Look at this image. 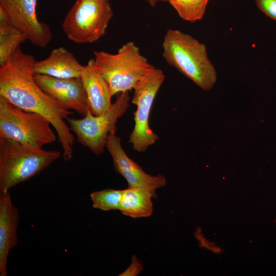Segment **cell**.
<instances>
[{"mask_svg":"<svg viewBox=\"0 0 276 276\" xmlns=\"http://www.w3.org/2000/svg\"><path fill=\"white\" fill-rule=\"evenodd\" d=\"M33 56L20 47L0 66V96L24 110L38 113L55 128L66 161L73 157L75 138L64 119L73 113L59 106L40 88L34 77Z\"/></svg>","mask_w":276,"mask_h":276,"instance_id":"6da1fadb","label":"cell"},{"mask_svg":"<svg viewBox=\"0 0 276 276\" xmlns=\"http://www.w3.org/2000/svg\"><path fill=\"white\" fill-rule=\"evenodd\" d=\"M162 48L163 57L168 64L203 90L213 87L217 73L204 44L189 34L170 29L164 36Z\"/></svg>","mask_w":276,"mask_h":276,"instance_id":"7a4b0ae2","label":"cell"},{"mask_svg":"<svg viewBox=\"0 0 276 276\" xmlns=\"http://www.w3.org/2000/svg\"><path fill=\"white\" fill-rule=\"evenodd\" d=\"M61 153L30 147L0 137V193L30 179L57 160Z\"/></svg>","mask_w":276,"mask_h":276,"instance_id":"3957f363","label":"cell"},{"mask_svg":"<svg viewBox=\"0 0 276 276\" xmlns=\"http://www.w3.org/2000/svg\"><path fill=\"white\" fill-rule=\"evenodd\" d=\"M94 66L108 84L112 95L128 91L155 67L132 41L124 44L116 54L94 51Z\"/></svg>","mask_w":276,"mask_h":276,"instance_id":"277c9868","label":"cell"},{"mask_svg":"<svg viewBox=\"0 0 276 276\" xmlns=\"http://www.w3.org/2000/svg\"><path fill=\"white\" fill-rule=\"evenodd\" d=\"M51 125L42 116L18 107L0 96V137L42 149L56 140Z\"/></svg>","mask_w":276,"mask_h":276,"instance_id":"5b68a950","label":"cell"},{"mask_svg":"<svg viewBox=\"0 0 276 276\" xmlns=\"http://www.w3.org/2000/svg\"><path fill=\"white\" fill-rule=\"evenodd\" d=\"M113 13L109 1L75 0L62 24L73 42L91 43L105 35Z\"/></svg>","mask_w":276,"mask_h":276,"instance_id":"8992f818","label":"cell"},{"mask_svg":"<svg viewBox=\"0 0 276 276\" xmlns=\"http://www.w3.org/2000/svg\"><path fill=\"white\" fill-rule=\"evenodd\" d=\"M128 91L118 94L116 101L104 113L95 116L88 110L82 119L68 117L70 129L78 142L96 155L101 154L106 147L107 138L111 132H116L117 120L129 106Z\"/></svg>","mask_w":276,"mask_h":276,"instance_id":"52a82bcc","label":"cell"},{"mask_svg":"<svg viewBox=\"0 0 276 276\" xmlns=\"http://www.w3.org/2000/svg\"><path fill=\"white\" fill-rule=\"evenodd\" d=\"M165 79L163 72L154 67L147 73L135 85L131 100L137 107L134 112L135 122L129 136V142L133 149L139 152H145L154 144L158 136L150 128V113L154 99Z\"/></svg>","mask_w":276,"mask_h":276,"instance_id":"ba28073f","label":"cell"},{"mask_svg":"<svg viewBox=\"0 0 276 276\" xmlns=\"http://www.w3.org/2000/svg\"><path fill=\"white\" fill-rule=\"evenodd\" d=\"M37 2L38 0H0V9L32 44L45 48L51 42L53 35L50 27L37 18Z\"/></svg>","mask_w":276,"mask_h":276,"instance_id":"9c48e42d","label":"cell"},{"mask_svg":"<svg viewBox=\"0 0 276 276\" xmlns=\"http://www.w3.org/2000/svg\"><path fill=\"white\" fill-rule=\"evenodd\" d=\"M34 77L42 91L61 108L86 116L88 102L80 78L60 79L41 74H34Z\"/></svg>","mask_w":276,"mask_h":276,"instance_id":"30bf717a","label":"cell"},{"mask_svg":"<svg viewBox=\"0 0 276 276\" xmlns=\"http://www.w3.org/2000/svg\"><path fill=\"white\" fill-rule=\"evenodd\" d=\"M106 147L111 156L116 171L127 180L128 187L145 188L156 190L166 186V179L164 176L147 174L128 156L122 146L120 138L115 132L108 134Z\"/></svg>","mask_w":276,"mask_h":276,"instance_id":"8fae6325","label":"cell"},{"mask_svg":"<svg viewBox=\"0 0 276 276\" xmlns=\"http://www.w3.org/2000/svg\"><path fill=\"white\" fill-rule=\"evenodd\" d=\"M18 209L13 203L9 191L0 193V275H7V261L11 250L17 245Z\"/></svg>","mask_w":276,"mask_h":276,"instance_id":"7c38bea8","label":"cell"},{"mask_svg":"<svg viewBox=\"0 0 276 276\" xmlns=\"http://www.w3.org/2000/svg\"><path fill=\"white\" fill-rule=\"evenodd\" d=\"M80 78L85 89L89 110L95 116L104 113L112 104L110 87L97 71L92 58L83 66Z\"/></svg>","mask_w":276,"mask_h":276,"instance_id":"4fadbf2b","label":"cell"},{"mask_svg":"<svg viewBox=\"0 0 276 276\" xmlns=\"http://www.w3.org/2000/svg\"><path fill=\"white\" fill-rule=\"evenodd\" d=\"M83 66L73 53L64 47L52 50L45 59L34 62V74H41L60 79L79 78Z\"/></svg>","mask_w":276,"mask_h":276,"instance_id":"5bb4252c","label":"cell"},{"mask_svg":"<svg viewBox=\"0 0 276 276\" xmlns=\"http://www.w3.org/2000/svg\"><path fill=\"white\" fill-rule=\"evenodd\" d=\"M156 197L155 190L128 187L123 190L119 211L123 215L133 218L149 217L153 212L152 198Z\"/></svg>","mask_w":276,"mask_h":276,"instance_id":"9a60e30c","label":"cell"},{"mask_svg":"<svg viewBox=\"0 0 276 276\" xmlns=\"http://www.w3.org/2000/svg\"><path fill=\"white\" fill-rule=\"evenodd\" d=\"M27 40L26 36L9 21L0 9V66L4 65Z\"/></svg>","mask_w":276,"mask_h":276,"instance_id":"2e32d148","label":"cell"},{"mask_svg":"<svg viewBox=\"0 0 276 276\" xmlns=\"http://www.w3.org/2000/svg\"><path fill=\"white\" fill-rule=\"evenodd\" d=\"M210 0H168L183 20L194 22L203 17Z\"/></svg>","mask_w":276,"mask_h":276,"instance_id":"e0dca14e","label":"cell"},{"mask_svg":"<svg viewBox=\"0 0 276 276\" xmlns=\"http://www.w3.org/2000/svg\"><path fill=\"white\" fill-rule=\"evenodd\" d=\"M123 190L106 189L92 192L90 195L93 207L104 211L119 210Z\"/></svg>","mask_w":276,"mask_h":276,"instance_id":"ac0fdd59","label":"cell"},{"mask_svg":"<svg viewBox=\"0 0 276 276\" xmlns=\"http://www.w3.org/2000/svg\"><path fill=\"white\" fill-rule=\"evenodd\" d=\"M256 3L266 16L276 20V0H256Z\"/></svg>","mask_w":276,"mask_h":276,"instance_id":"d6986e66","label":"cell"},{"mask_svg":"<svg viewBox=\"0 0 276 276\" xmlns=\"http://www.w3.org/2000/svg\"><path fill=\"white\" fill-rule=\"evenodd\" d=\"M195 236L199 242L200 247L208 249L215 253L219 254L222 252L221 248L217 246L213 242L209 241L204 238L200 228H197L195 232Z\"/></svg>","mask_w":276,"mask_h":276,"instance_id":"ffe728a7","label":"cell"},{"mask_svg":"<svg viewBox=\"0 0 276 276\" xmlns=\"http://www.w3.org/2000/svg\"><path fill=\"white\" fill-rule=\"evenodd\" d=\"M142 269V265L137 260V258L134 256H133L130 265L120 275H136L140 273Z\"/></svg>","mask_w":276,"mask_h":276,"instance_id":"44dd1931","label":"cell"},{"mask_svg":"<svg viewBox=\"0 0 276 276\" xmlns=\"http://www.w3.org/2000/svg\"><path fill=\"white\" fill-rule=\"evenodd\" d=\"M146 2H147L149 5L151 6L154 7H155L157 4L160 2H168V0H145Z\"/></svg>","mask_w":276,"mask_h":276,"instance_id":"7402d4cb","label":"cell"},{"mask_svg":"<svg viewBox=\"0 0 276 276\" xmlns=\"http://www.w3.org/2000/svg\"><path fill=\"white\" fill-rule=\"evenodd\" d=\"M107 1H109L110 0H107Z\"/></svg>","mask_w":276,"mask_h":276,"instance_id":"603a6c76","label":"cell"}]
</instances>
